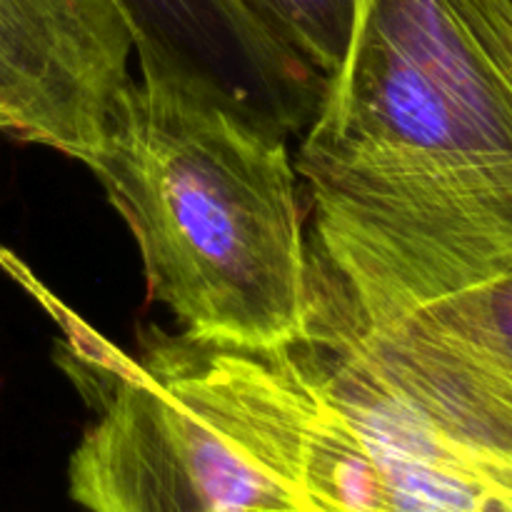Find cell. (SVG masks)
I'll return each instance as SVG.
<instances>
[{"label": "cell", "mask_w": 512, "mask_h": 512, "mask_svg": "<svg viewBox=\"0 0 512 512\" xmlns=\"http://www.w3.org/2000/svg\"><path fill=\"white\" fill-rule=\"evenodd\" d=\"M133 55L115 0H0V133L83 160Z\"/></svg>", "instance_id": "5"}, {"label": "cell", "mask_w": 512, "mask_h": 512, "mask_svg": "<svg viewBox=\"0 0 512 512\" xmlns=\"http://www.w3.org/2000/svg\"><path fill=\"white\" fill-rule=\"evenodd\" d=\"M310 512H512V388L420 318L280 350Z\"/></svg>", "instance_id": "3"}, {"label": "cell", "mask_w": 512, "mask_h": 512, "mask_svg": "<svg viewBox=\"0 0 512 512\" xmlns=\"http://www.w3.org/2000/svg\"><path fill=\"white\" fill-rule=\"evenodd\" d=\"M413 315L473 350L512 388V270Z\"/></svg>", "instance_id": "7"}, {"label": "cell", "mask_w": 512, "mask_h": 512, "mask_svg": "<svg viewBox=\"0 0 512 512\" xmlns=\"http://www.w3.org/2000/svg\"><path fill=\"white\" fill-rule=\"evenodd\" d=\"M100 418L70 455L88 512H310L273 353L165 343L143 363L110 350Z\"/></svg>", "instance_id": "4"}, {"label": "cell", "mask_w": 512, "mask_h": 512, "mask_svg": "<svg viewBox=\"0 0 512 512\" xmlns=\"http://www.w3.org/2000/svg\"><path fill=\"white\" fill-rule=\"evenodd\" d=\"M295 58L328 78L343 60L358 0H243Z\"/></svg>", "instance_id": "8"}, {"label": "cell", "mask_w": 512, "mask_h": 512, "mask_svg": "<svg viewBox=\"0 0 512 512\" xmlns=\"http://www.w3.org/2000/svg\"><path fill=\"white\" fill-rule=\"evenodd\" d=\"M288 135L183 65L138 58L80 163L190 343L278 353L320 315Z\"/></svg>", "instance_id": "2"}, {"label": "cell", "mask_w": 512, "mask_h": 512, "mask_svg": "<svg viewBox=\"0 0 512 512\" xmlns=\"http://www.w3.org/2000/svg\"><path fill=\"white\" fill-rule=\"evenodd\" d=\"M138 58L183 65L280 133L318 108L323 78L268 33L243 0H115Z\"/></svg>", "instance_id": "6"}, {"label": "cell", "mask_w": 512, "mask_h": 512, "mask_svg": "<svg viewBox=\"0 0 512 512\" xmlns=\"http://www.w3.org/2000/svg\"><path fill=\"white\" fill-rule=\"evenodd\" d=\"M295 170L360 323L510 273L512 0H358Z\"/></svg>", "instance_id": "1"}]
</instances>
